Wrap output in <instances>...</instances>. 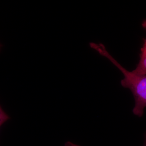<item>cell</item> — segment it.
<instances>
[{
	"instance_id": "cell-1",
	"label": "cell",
	"mask_w": 146,
	"mask_h": 146,
	"mask_svg": "<svg viewBox=\"0 0 146 146\" xmlns=\"http://www.w3.org/2000/svg\"><path fill=\"white\" fill-rule=\"evenodd\" d=\"M94 49L107 58L122 73L124 78L121 80V85L129 89L134 97L135 106L132 111L133 114L140 117H143L146 107V75H136L128 71L110 54L103 44H96Z\"/></svg>"
},
{
	"instance_id": "cell-2",
	"label": "cell",
	"mask_w": 146,
	"mask_h": 146,
	"mask_svg": "<svg viewBox=\"0 0 146 146\" xmlns=\"http://www.w3.org/2000/svg\"><path fill=\"white\" fill-rule=\"evenodd\" d=\"M142 25L146 31V19L143 21ZM131 72L136 75H146V38L144 39L143 44L141 48L139 63L136 69Z\"/></svg>"
},
{
	"instance_id": "cell-3",
	"label": "cell",
	"mask_w": 146,
	"mask_h": 146,
	"mask_svg": "<svg viewBox=\"0 0 146 146\" xmlns=\"http://www.w3.org/2000/svg\"><path fill=\"white\" fill-rule=\"evenodd\" d=\"M10 119L9 116L3 110L0 105V127Z\"/></svg>"
},
{
	"instance_id": "cell-4",
	"label": "cell",
	"mask_w": 146,
	"mask_h": 146,
	"mask_svg": "<svg viewBox=\"0 0 146 146\" xmlns=\"http://www.w3.org/2000/svg\"><path fill=\"white\" fill-rule=\"evenodd\" d=\"M64 146H80L79 145H76V144H75L73 143H71V142H68L65 144V145Z\"/></svg>"
},
{
	"instance_id": "cell-5",
	"label": "cell",
	"mask_w": 146,
	"mask_h": 146,
	"mask_svg": "<svg viewBox=\"0 0 146 146\" xmlns=\"http://www.w3.org/2000/svg\"><path fill=\"white\" fill-rule=\"evenodd\" d=\"M143 146H146V131L144 134V143Z\"/></svg>"
},
{
	"instance_id": "cell-6",
	"label": "cell",
	"mask_w": 146,
	"mask_h": 146,
	"mask_svg": "<svg viewBox=\"0 0 146 146\" xmlns=\"http://www.w3.org/2000/svg\"><path fill=\"white\" fill-rule=\"evenodd\" d=\"M2 47V45L0 43V50H1V48Z\"/></svg>"
}]
</instances>
